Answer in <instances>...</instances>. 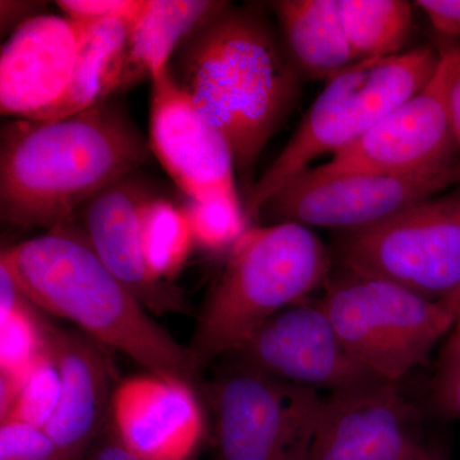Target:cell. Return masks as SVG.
<instances>
[{
	"label": "cell",
	"instance_id": "obj_4",
	"mask_svg": "<svg viewBox=\"0 0 460 460\" xmlns=\"http://www.w3.org/2000/svg\"><path fill=\"white\" fill-rule=\"evenodd\" d=\"M334 257L319 235L296 223L246 230L229 251L189 345L204 371L230 356L275 314L323 287Z\"/></svg>",
	"mask_w": 460,
	"mask_h": 460
},
{
	"label": "cell",
	"instance_id": "obj_27",
	"mask_svg": "<svg viewBox=\"0 0 460 460\" xmlns=\"http://www.w3.org/2000/svg\"><path fill=\"white\" fill-rule=\"evenodd\" d=\"M144 0H59L63 14L77 22L93 23L109 18L133 20Z\"/></svg>",
	"mask_w": 460,
	"mask_h": 460
},
{
	"label": "cell",
	"instance_id": "obj_30",
	"mask_svg": "<svg viewBox=\"0 0 460 460\" xmlns=\"http://www.w3.org/2000/svg\"><path fill=\"white\" fill-rule=\"evenodd\" d=\"M0 26H2V33L11 30L12 32L18 26L22 25L30 18L38 16L39 9L44 7V3L40 2H9V0H2L0 3Z\"/></svg>",
	"mask_w": 460,
	"mask_h": 460
},
{
	"label": "cell",
	"instance_id": "obj_26",
	"mask_svg": "<svg viewBox=\"0 0 460 460\" xmlns=\"http://www.w3.org/2000/svg\"><path fill=\"white\" fill-rule=\"evenodd\" d=\"M58 449L45 429L17 420H3L0 426V460H60Z\"/></svg>",
	"mask_w": 460,
	"mask_h": 460
},
{
	"label": "cell",
	"instance_id": "obj_23",
	"mask_svg": "<svg viewBox=\"0 0 460 460\" xmlns=\"http://www.w3.org/2000/svg\"><path fill=\"white\" fill-rule=\"evenodd\" d=\"M0 413L3 420H17L45 429L59 404L62 383L53 357L47 349L40 358L18 376L0 381Z\"/></svg>",
	"mask_w": 460,
	"mask_h": 460
},
{
	"label": "cell",
	"instance_id": "obj_20",
	"mask_svg": "<svg viewBox=\"0 0 460 460\" xmlns=\"http://www.w3.org/2000/svg\"><path fill=\"white\" fill-rule=\"evenodd\" d=\"M131 22L126 18H109L89 23L71 83L62 98L29 120L62 119L109 102L122 84Z\"/></svg>",
	"mask_w": 460,
	"mask_h": 460
},
{
	"label": "cell",
	"instance_id": "obj_33",
	"mask_svg": "<svg viewBox=\"0 0 460 460\" xmlns=\"http://www.w3.org/2000/svg\"><path fill=\"white\" fill-rule=\"evenodd\" d=\"M95 460H142L127 450L122 444H109L100 450Z\"/></svg>",
	"mask_w": 460,
	"mask_h": 460
},
{
	"label": "cell",
	"instance_id": "obj_8",
	"mask_svg": "<svg viewBox=\"0 0 460 460\" xmlns=\"http://www.w3.org/2000/svg\"><path fill=\"white\" fill-rule=\"evenodd\" d=\"M323 399L233 362L211 387L217 460H305Z\"/></svg>",
	"mask_w": 460,
	"mask_h": 460
},
{
	"label": "cell",
	"instance_id": "obj_14",
	"mask_svg": "<svg viewBox=\"0 0 460 460\" xmlns=\"http://www.w3.org/2000/svg\"><path fill=\"white\" fill-rule=\"evenodd\" d=\"M154 198L137 172L115 181L81 208V230L102 262L147 311L187 314L180 288L148 269L141 242V215Z\"/></svg>",
	"mask_w": 460,
	"mask_h": 460
},
{
	"label": "cell",
	"instance_id": "obj_17",
	"mask_svg": "<svg viewBox=\"0 0 460 460\" xmlns=\"http://www.w3.org/2000/svg\"><path fill=\"white\" fill-rule=\"evenodd\" d=\"M48 349L59 370L62 393L45 431L63 456L84 458L113 401V367L102 344L87 335L50 329Z\"/></svg>",
	"mask_w": 460,
	"mask_h": 460
},
{
	"label": "cell",
	"instance_id": "obj_24",
	"mask_svg": "<svg viewBox=\"0 0 460 460\" xmlns=\"http://www.w3.org/2000/svg\"><path fill=\"white\" fill-rule=\"evenodd\" d=\"M25 298L8 313H0V370L3 376L23 374L48 349V326L33 314Z\"/></svg>",
	"mask_w": 460,
	"mask_h": 460
},
{
	"label": "cell",
	"instance_id": "obj_6",
	"mask_svg": "<svg viewBox=\"0 0 460 460\" xmlns=\"http://www.w3.org/2000/svg\"><path fill=\"white\" fill-rule=\"evenodd\" d=\"M317 299L350 356L374 376L402 383L452 332L456 314L398 286L339 268Z\"/></svg>",
	"mask_w": 460,
	"mask_h": 460
},
{
	"label": "cell",
	"instance_id": "obj_9",
	"mask_svg": "<svg viewBox=\"0 0 460 460\" xmlns=\"http://www.w3.org/2000/svg\"><path fill=\"white\" fill-rule=\"evenodd\" d=\"M460 47L444 45L434 77L358 141L298 177L319 181L349 174H417L459 168L460 151L447 95Z\"/></svg>",
	"mask_w": 460,
	"mask_h": 460
},
{
	"label": "cell",
	"instance_id": "obj_16",
	"mask_svg": "<svg viewBox=\"0 0 460 460\" xmlns=\"http://www.w3.org/2000/svg\"><path fill=\"white\" fill-rule=\"evenodd\" d=\"M118 443L142 460H190L204 438L195 387L147 372L126 378L111 401Z\"/></svg>",
	"mask_w": 460,
	"mask_h": 460
},
{
	"label": "cell",
	"instance_id": "obj_11",
	"mask_svg": "<svg viewBox=\"0 0 460 460\" xmlns=\"http://www.w3.org/2000/svg\"><path fill=\"white\" fill-rule=\"evenodd\" d=\"M431 441L401 383L374 380L323 396L305 460H414Z\"/></svg>",
	"mask_w": 460,
	"mask_h": 460
},
{
	"label": "cell",
	"instance_id": "obj_15",
	"mask_svg": "<svg viewBox=\"0 0 460 460\" xmlns=\"http://www.w3.org/2000/svg\"><path fill=\"white\" fill-rule=\"evenodd\" d=\"M89 23L38 14L17 27L0 53V111L29 119L62 98Z\"/></svg>",
	"mask_w": 460,
	"mask_h": 460
},
{
	"label": "cell",
	"instance_id": "obj_2",
	"mask_svg": "<svg viewBox=\"0 0 460 460\" xmlns=\"http://www.w3.org/2000/svg\"><path fill=\"white\" fill-rule=\"evenodd\" d=\"M168 69L222 133L235 172L252 190L257 162L298 90V71L271 27L256 12L229 5L181 45Z\"/></svg>",
	"mask_w": 460,
	"mask_h": 460
},
{
	"label": "cell",
	"instance_id": "obj_36",
	"mask_svg": "<svg viewBox=\"0 0 460 460\" xmlns=\"http://www.w3.org/2000/svg\"><path fill=\"white\" fill-rule=\"evenodd\" d=\"M83 458H63V459H60V460H81Z\"/></svg>",
	"mask_w": 460,
	"mask_h": 460
},
{
	"label": "cell",
	"instance_id": "obj_1",
	"mask_svg": "<svg viewBox=\"0 0 460 460\" xmlns=\"http://www.w3.org/2000/svg\"><path fill=\"white\" fill-rule=\"evenodd\" d=\"M150 144L109 100L57 120L16 119L2 131L0 217L16 228L72 223L91 199L137 172Z\"/></svg>",
	"mask_w": 460,
	"mask_h": 460
},
{
	"label": "cell",
	"instance_id": "obj_5",
	"mask_svg": "<svg viewBox=\"0 0 460 460\" xmlns=\"http://www.w3.org/2000/svg\"><path fill=\"white\" fill-rule=\"evenodd\" d=\"M440 50L420 45L381 59L359 60L326 81L298 128L248 193L247 222L314 160L337 155L371 131L434 77Z\"/></svg>",
	"mask_w": 460,
	"mask_h": 460
},
{
	"label": "cell",
	"instance_id": "obj_13",
	"mask_svg": "<svg viewBox=\"0 0 460 460\" xmlns=\"http://www.w3.org/2000/svg\"><path fill=\"white\" fill-rule=\"evenodd\" d=\"M151 83L148 144L175 186L196 201H239L234 157L222 133L172 80L168 68Z\"/></svg>",
	"mask_w": 460,
	"mask_h": 460
},
{
	"label": "cell",
	"instance_id": "obj_31",
	"mask_svg": "<svg viewBox=\"0 0 460 460\" xmlns=\"http://www.w3.org/2000/svg\"><path fill=\"white\" fill-rule=\"evenodd\" d=\"M447 107L450 128L460 151V49L447 87Z\"/></svg>",
	"mask_w": 460,
	"mask_h": 460
},
{
	"label": "cell",
	"instance_id": "obj_35",
	"mask_svg": "<svg viewBox=\"0 0 460 460\" xmlns=\"http://www.w3.org/2000/svg\"><path fill=\"white\" fill-rule=\"evenodd\" d=\"M450 310L456 314V323H454V332H460V287L452 295L441 299Z\"/></svg>",
	"mask_w": 460,
	"mask_h": 460
},
{
	"label": "cell",
	"instance_id": "obj_21",
	"mask_svg": "<svg viewBox=\"0 0 460 460\" xmlns=\"http://www.w3.org/2000/svg\"><path fill=\"white\" fill-rule=\"evenodd\" d=\"M356 62L402 53L411 31V4L404 0H339Z\"/></svg>",
	"mask_w": 460,
	"mask_h": 460
},
{
	"label": "cell",
	"instance_id": "obj_10",
	"mask_svg": "<svg viewBox=\"0 0 460 460\" xmlns=\"http://www.w3.org/2000/svg\"><path fill=\"white\" fill-rule=\"evenodd\" d=\"M459 184L460 166L417 174H349L319 181L296 177L263 205L259 219L353 232Z\"/></svg>",
	"mask_w": 460,
	"mask_h": 460
},
{
	"label": "cell",
	"instance_id": "obj_29",
	"mask_svg": "<svg viewBox=\"0 0 460 460\" xmlns=\"http://www.w3.org/2000/svg\"><path fill=\"white\" fill-rule=\"evenodd\" d=\"M445 40L460 39V0H417L413 3Z\"/></svg>",
	"mask_w": 460,
	"mask_h": 460
},
{
	"label": "cell",
	"instance_id": "obj_19",
	"mask_svg": "<svg viewBox=\"0 0 460 460\" xmlns=\"http://www.w3.org/2000/svg\"><path fill=\"white\" fill-rule=\"evenodd\" d=\"M271 5L296 71L329 81L356 63L339 0H280Z\"/></svg>",
	"mask_w": 460,
	"mask_h": 460
},
{
	"label": "cell",
	"instance_id": "obj_22",
	"mask_svg": "<svg viewBox=\"0 0 460 460\" xmlns=\"http://www.w3.org/2000/svg\"><path fill=\"white\" fill-rule=\"evenodd\" d=\"M141 242L151 272L162 280L174 279L195 246L183 206L154 196L142 210Z\"/></svg>",
	"mask_w": 460,
	"mask_h": 460
},
{
	"label": "cell",
	"instance_id": "obj_7",
	"mask_svg": "<svg viewBox=\"0 0 460 460\" xmlns=\"http://www.w3.org/2000/svg\"><path fill=\"white\" fill-rule=\"evenodd\" d=\"M335 259L341 268L441 301L460 287V187L339 233Z\"/></svg>",
	"mask_w": 460,
	"mask_h": 460
},
{
	"label": "cell",
	"instance_id": "obj_32",
	"mask_svg": "<svg viewBox=\"0 0 460 460\" xmlns=\"http://www.w3.org/2000/svg\"><path fill=\"white\" fill-rule=\"evenodd\" d=\"M438 367H460V332H450L441 348Z\"/></svg>",
	"mask_w": 460,
	"mask_h": 460
},
{
	"label": "cell",
	"instance_id": "obj_12",
	"mask_svg": "<svg viewBox=\"0 0 460 460\" xmlns=\"http://www.w3.org/2000/svg\"><path fill=\"white\" fill-rule=\"evenodd\" d=\"M230 356L269 376L328 394L381 380L350 356L319 302L307 299L275 314Z\"/></svg>",
	"mask_w": 460,
	"mask_h": 460
},
{
	"label": "cell",
	"instance_id": "obj_18",
	"mask_svg": "<svg viewBox=\"0 0 460 460\" xmlns=\"http://www.w3.org/2000/svg\"><path fill=\"white\" fill-rule=\"evenodd\" d=\"M229 5L219 0H144L129 25L120 90L165 71L181 45Z\"/></svg>",
	"mask_w": 460,
	"mask_h": 460
},
{
	"label": "cell",
	"instance_id": "obj_34",
	"mask_svg": "<svg viewBox=\"0 0 460 460\" xmlns=\"http://www.w3.org/2000/svg\"><path fill=\"white\" fill-rule=\"evenodd\" d=\"M414 460H450V456L445 445L432 440L428 449Z\"/></svg>",
	"mask_w": 460,
	"mask_h": 460
},
{
	"label": "cell",
	"instance_id": "obj_28",
	"mask_svg": "<svg viewBox=\"0 0 460 460\" xmlns=\"http://www.w3.org/2000/svg\"><path fill=\"white\" fill-rule=\"evenodd\" d=\"M429 394L438 413L447 419L460 420V367H438Z\"/></svg>",
	"mask_w": 460,
	"mask_h": 460
},
{
	"label": "cell",
	"instance_id": "obj_25",
	"mask_svg": "<svg viewBox=\"0 0 460 460\" xmlns=\"http://www.w3.org/2000/svg\"><path fill=\"white\" fill-rule=\"evenodd\" d=\"M183 208L190 220L195 246L208 252L230 251L250 228L241 201H196L187 199Z\"/></svg>",
	"mask_w": 460,
	"mask_h": 460
},
{
	"label": "cell",
	"instance_id": "obj_3",
	"mask_svg": "<svg viewBox=\"0 0 460 460\" xmlns=\"http://www.w3.org/2000/svg\"><path fill=\"white\" fill-rule=\"evenodd\" d=\"M0 263L32 305L72 321L147 372L199 385L202 372L190 348L175 341L115 279L81 228L68 223L27 239L3 251Z\"/></svg>",
	"mask_w": 460,
	"mask_h": 460
}]
</instances>
